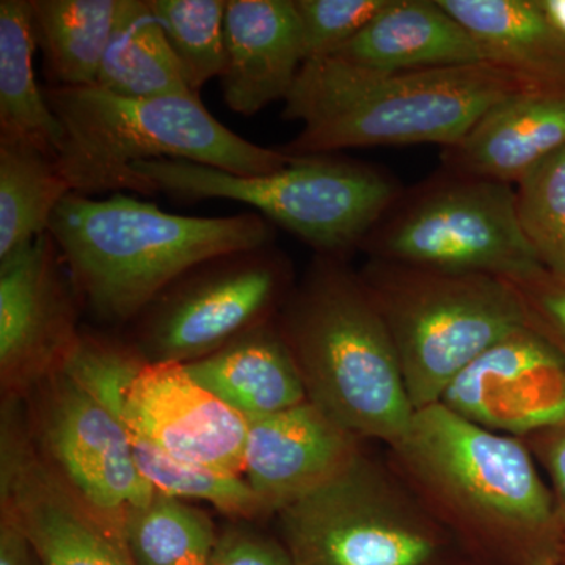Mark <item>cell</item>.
Returning a JSON list of instances; mask_svg holds the SVG:
<instances>
[{"instance_id": "6da1fadb", "label": "cell", "mask_w": 565, "mask_h": 565, "mask_svg": "<svg viewBox=\"0 0 565 565\" xmlns=\"http://www.w3.org/2000/svg\"><path fill=\"white\" fill-rule=\"evenodd\" d=\"M385 456L465 555L494 565H541L563 555L552 492L523 438L484 429L438 403L415 411Z\"/></svg>"}, {"instance_id": "7a4b0ae2", "label": "cell", "mask_w": 565, "mask_h": 565, "mask_svg": "<svg viewBox=\"0 0 565 565\" xmlns=\"http://www.w3.org/2000/svg\"><path fill=\"white\" fill-rule=\"evenodd\" d=\"M539 90L492 63L384 73L343 58L303 63L282 118L302 125L280 150L292 158L349 148H448L498 104Z\"/></svg>"}, {"instance_id": "3957f363", "label": "cell", "mask_w": 565, "mask_h": 565, "mask_svg": "<svg viewBox=\"0 0 565 565\" xmlns=\"http://www.w3.org/2000/svg\"><path fill=\"white\" fill-rule=\"evenodd\" d=\"M47 233L81 302L109 323L139 318L192 267L275 241V225L258 212L188 217L125 193L104 200L68 193Z\"/></svg>"}, {"instance_id": "277c9868", "label": "cell", "mask_w": 565, "mask_h": 565, "mask_svg": "<svg viewBox=\"0 0 565 565\" xmlns=\"http://www.w3.org/2000/svg\"><path fill=\"white\" fill-rule=\"evenodd\" d=\"M308 401L360 440L388 448L415 408L388 329L348 259L316 255L277 318Z\"/></svg>"}, {"instance_id": "5b68a950", "label": "cell", "mask_w": 565, "mask_h": 565, "mask_svg": "<svg viewBox=\"0 0 565 565\" xmlns=\"http://www.w3.org/2000/svg\"><path fill=\"white\" fill-rule=\"evenodd\" d=\"M63 129L55 163L71 192L93 196L122 191L151 196L134 172L139 162L172 159L239 177L285 169L292 156L262 147L222 125L196 95L126 98L88 87H44Z\"/></svg>"}, {"instance_id": "8992f818", "label": "cell", "mask_w": 565, "mask_h": 565, "mask_svg": "<svg viewBox=\"0 0 565 565\" xmlns=\"http://www.w3.org/2000/svg\"><path fill=\"white\" fill-rule=\"evenodd\" d=\"M370 289L396 349L415 411L438 404L478 356L527 327L514 282L366 259Z\"/></svg>"}, {"instance_id": "52a82bcc", "label": "cell", "mask_w": 565, "mask_h": 565, "mask_svg": "<svg viewBox=\"0 0 565 565\" xmlns=\"http://www.w3.org/2000/svg\"><path fill=\"white\" fill-rule=\"evenodd\" d=\"M151 195L180 203L230 200L255 207L273 225L299 237L316 255L348 259L403 193L392 174L333 154L294 158L285 169L239 177L188 161L132 167Z\"/></svg>"}, {"instance_id": "ba28073f", "label": "cell", "mask_w": 565, "mask_h": 565, "mask_svg": "<svg viewBox=\"0 0 565 565\" xmlns=\"http://www.w3.org/2000/svg\"><path fill=\"white\" fill-rule=\"evenodd\" d=\"M275 515L294 565H460L468 557L386 456L364 449Z\"/></svg>"}, {"instance_id": "9c48e42d", "label": "cell", "mask_w": 565, "mask_h": 565, "mask_svg": "<svg viewBox=\"0 0 565 565\" xmlns=\"http://www.w3.org/2000/svg\"><path fill=\"white\" fill-rule=\"evenodd\" d=\"M360 252L379 262L508 280L544 269L520 226L515 185L446 170L404 189Z\"/></svg>"}, {"instance_id": "30bf717a", "label": "cell", "mask_w": 565, "mask_h": 565, "mask_svg": "<svg viewBox=\"0 0 565 565\" xmlns=\"http://www.w3.org/2000/svg\"><path fill=\"white\" fill-rule=\"evenodd\" d=\"M291 281V266L274 245L215 256L178 278L137 318L136 348L147 362H196L273 321Z\"/></svg>"}, {"instance_id": "8fae6325", "label": "cell", "mask_w": 565, "mask_h": 565, "mask_svg": "<svg viewBox=\"0 0 565 565\" xmlns=\"http://www.w3.org/2000/svg\"><path fill=\"white\" fill-rule=\"evenodd\" d=\"M29 427L51 475L128 550L129 516L156 494L134 459L128 427L62 370L36 386Z\"/></svg>"}, {"instance_id": "7c38bea8", "label": "cell", "mask_w": 565, "mask_h": 565, "mask_svg": "<svg viewBox=\"0 0 565 565\" xmlns=\"http://www.w3.org/2000/svg\"><path fill=\"white\" fill-rule=\"evenodd\" d=\"M82 303L50 233L0 262V379L6 397L61 370L79 338Z\"/></svg>"}, {"instance_id": "4fadbf2b", "label": "cell", "mask_w": 565, "mask_h": 565, "mask_svg": "<svg viewBox=\"0 0 565 565\" xmlns=\"http://www.w3.org/2000/svg\"><path fill=\"white\" fill-rule=\"evenodd\" d=\"M0 427V508L18 516L40 564L136 565L47 470L17 397H6Z\"/></svg>"}, {"instance_id": "5bb4252c", "label": "cell", "mask_w": 565, "mask_h": 565, "mask_svg": "<svg viewBox=\"0 0 565 565\" xmlns=\"http://www.w3.org/2000/svg\"><path fill=\"white\" fill-rule=\"evenodd\" d=\"M173 459L245 473L248 422L174 362H147L129 388L121 419Z\"/></svg>"}, {"instance_id": "9a60e30c", "label": "cell", "mask_w": 565, "mask_h": 565, "mask_svg": "<svg viewBox=\"0 0 565 565\" xmlns=\"http://www.w3.org/2000/svg\"><path fill=\"white\" fill-rule=\"evenodd\" d=\"M440 404L493 433L523 438L565 416V367L530 327L475 360Z\"/></svg>"}, {"instance_id": "2e32d148", "label": "cell", "mask_w": 565, "mask_h": 565, "mask_svg": "<svg viewBox=\"0 0 565 565\" xmlns=\"http://www.w3.org/2000/svg\"><path fill=\"white\" fill-rule=\"evenodd\" d=\"M247 422L245 476L270 515L343 473L364 449L310 401Z\"/></svg>"}, {"instance_id": "e0dca14e", "label": "cell", "mask_w": 565, "mask_h": 565, "mask_svg": "<svg viewBox=\"0 0 565 565\" xmlns=\"http://www.w3.org/2000/svg\"><path fill=\"white\" fill-rule=\"evenodd\" d=\"M223 102L252 117L285 102L305 63L292 0H226Z\"/></svg>"}, {"instance_id": "ac0fdd59", "label": "cell", "mask_w": 565, "mask_h": 565, "mask_svg": "<svg viewBox=\"0 0 565 565\" xmlns=\"http://www.w3.org/2000/svg\"><path fill=\"white\" fill-rule=\"evenodd\" d=\"M564 147L565 90H527L494 106L444 148L441 170L515 185Z\"/></svg>"}, {"instance_id": "d6986e66", "label": "cell", "mask_w": 565, "mask_h": 565, "mask_svg": "<svg viewBox=\"0 0 565 565\" xmlns=\"http://www.w3.org/2000/svg\"><path fill=\"white\" fill-rule=\"evenodd\" d=\"M332 57L384 73L486 63L471 33L438 0H390L384 11Z\"/></svg>"}, {"instance_id": "ffe728a7", "label": "cell", "mask_w": 565, "mask_h": 565, "mask_svg": "<svg viewBox=\"0 0 565 565\" xmlns=\"http://www.w3.org/2000/svg\"><path fill=\"white\" fill-rule=\"evenodd\" d=\"M479 44L487 63L539 90H565V39L537 0H438Z\"/></svg>"}, {"instance_id": "44dd1931", "label": "cell", "mask_w": 565, "mask_h": 565, "mask_svg": "<svg viewBox=\"0 0 565 565\" xmlns=\"http://www.w3.org/2000/svg\"><path fill=\"white\" fill-rule=\"evenodd\" d=\"M185 367L199 384L245 418L278 414L308 401L275 319Z\"/></svg>"}, {"instance_id": "7402d4cb", "label": "cell", "mask_w": 565, "mask_h": 565, "mask_svg": "<svg viewBox=\"0 0 565 565\" xmlns=\"http://www.w3.org/2000/svg\"><path fill=\"white\" fill-rule=\"evenodd\" d=\"M31 0L0 2V136L28 141L57 158L63 129L33 68Z\"/></svg>"}, {"instance_id": "603a6c76", "label": "cell", "mask_w": 565, "mask_h": 565, "mask_svg": "<svg viewBox=\"0 0 565 565\" xmlns=\"http://www.w3.org/2000/svg\"><path fill=\"white\" fill-rule=\"evenodd\" d=\"M121 9L122 0H31L47 85H95Z\"/></svg>"}, {"instance_id": "cb8c5ba5", "label": "cell", "mask_w": 565, "mask_h": 565, "mask_svg": "<svg viewBox=\"0 0 565 565\" xmlns=\"http://www.w3.org/2000/svg\"><path fill=\"white\" fill-rule=\"evenodd\" d=\"M95 85L126 98L195 95L148 0H122Z\"/></svg>"}, {"instance_id": "d4e9b609", "label": "cell", "mask_w": 565, "mask_h": 565, "mask_svg": "<svg viewBox=\"0 0 565 565\" xmlns=\"http://www.w3.org/2000/svg\"><path fill=\"white\" fill-rule=\"evenodd\" d=\"M68 182L55 159L28 141L0 136V262L50 232Z\"/></svg>"}, {"instance_id": "484cf974", "label": "cell", "mask_w": 565, "mask_h": 565, "mask_svg": "<svg viewBox=\"0 0 565 565\" xmlns=\"http://www.w3.org/2000/svg\"><path fill=\"white\" fill-rule=\"evenodd\" d=\"M217 535L210 515L156 492L129 516L126 546L136 565H210Z\"/></svg>"}, {"instance_id": "4316f807", "label": "cell", "mask_w": 565, "mask_h": 565, "mask_svg": "<svg viewBox=\"0 0 565 565\" xmlns=\"http://www.w3.org/2000/svg\"><path fill=\"white\" fill-rule=\"evenodd\" d=\"M129 435L137 467L156 492L178 500L189 498L204 501L233 519L258 520L270 515L262 498L241 476L182 462L166 455L140 435Z\"/></svg>"}, {"instance_id": "83f0119b", "label": "cell", "mask_w": 565, "mask_h": 565, "mask_svg": "<svg viewBox=\"0 0 565 565\" xmlns=\"http://www.w3.org/2000/svg\"><path fill=\"white\" fill-rule=\"evenodd\" d=\"M177 55L182 76L199 95L226 66V0H148Z\"/></svg>"}, {"instance_id": "f1b7e54d", "label": "cell", "mask_w": 565, "mask_h": 565, "mask_svg": "<svg viewBox=\"0 0 565 565\" xmlns=\"http://www.w3.org/2000/svg\"><path fill=\"white\" fill-rule=\"evenodd\" d=\"M516 215L539 264L565 278V147L515 184Z\"/></svg>"}, {"instance_id": "f546056e", "label": "cell", "mask_w": 565, "mask_h": 565, "mask_svg": "<svg viewBox=\"0 0 565 565\" xmlns=\"http://www.w3.org/2000/svg\"><path fill=\"white\" fill-rule=\"evenodd\" d=\"M145 363L136 345L81 333L61 370L121 422L129 388Z\"/></svg>"}, {"instance_id": "4dcf8cb0", "label": "cell", "mask_w": 565, "mask_h": 565, "mask_svg": "<svg viewBox=\"0 0 565 565\" xmlns=\"http://www.w3.org/2000/svg\"><path fill=\"white\" fill-rule=\"evenodd\" d=\"M305 62L332 57L388 7L390 0H292Z\"/></svg>"}, {"instance_id": "1f68e13d", "label": "cell", "mask_w": 565, "mask_h": 565, "mask_svg": "<svg viewBox=\"0 0 565 565\" xmlns=\"http://www.w3.org/2000/svg\"><path fill=\"white\" fill-rule=\"evenodd\" d=\"M511 281L522 300L527 327L555 349L565 367V278L542 269Z\"/></svg>"}, {"instance_id": "d6a6232c", "label": "cell", "mask_w": 565, "mask_h": 565, "mask_svg": "<svg viewBox=\"0 0 565 565\" xmlns=\"http://www.w3.org/2000/svg\"><path fill=\"white\" fill-rule=\"evenodd\" d=\"M210 565H294L281 541L252 527H226L217 535Z\"/></svg>"}, {"instance_id": "836d02e7", "label": "cell", "mask_w": 565, "mask_h": 565, "mask_svg": "<svg viewBox=\"0 0 565 565\" xmlns=\"http://www.w3.org/2000/svg\"><path fill=\"white\" fill-rule=\"evenodd\" d=\"M535 462L545 473L553 497L557 525L565 539V416L523 437Z\"/></svg>"}, {"instance_id": "e575fe53", "label": "cell", "mask_w": 565, "mask_h": 565, "mask_svg": "<svg viewBox=\"0 0 565 565\" xmlns=\"http://www.w3.org/2000/svg\"><path fill=\"white\" fill-rule=\"evenodd\" d=\"M0 565H41L31 539L9 508H0Z\"/></svg>"}, {"instance_id": "d590c367", "label": "cell", "mask_w": 565, "mask_h": 565, "mask_svg": "<svg viewBox=\"0 0 565 565\" xmlns=\"http://www.w3.org/2000/svg\"><path fill=\"white\" fill-rule=\"evenodd\" d=\"M537 3L565 39V0H537Z\"/></svg>"}, {"instance_id": "8d00e7d4", "label": "cell", "mask_w": 565, "mask_h": 565, "mask_svg": "<svg viewBox=\"0 0 565 565\" xmlns=\"http://www.w3.org/2000/svg\"><path fill=\"white\" fill-rule=\"evenodd\" d=\"M541 565H565L564 553L561 556L548 557V559H545Z\"/></svg>"}, {"instance_id": "74e56055", "label": "cell", "mask_w": 565, "mask_h": 565, "mask_svg": "<svg viewBox=\"0 0 565 565\" xmlns=\"http://www.w3.org/2000/svg\"><path fill=\"white\" fill-rule=\"evenodd\" d=\"M563 553H564V556H565V544H564V552Z\"/></svg>"}, {"instance_id": "f35d334b", "label": "cell", "mask_w": 565, "mask_h": 565, "mask_svg": "<svg viewBox=\"0 0 565 565\" xmlns=\"http://www.w3.org/2000/svg\"><path fill=\"white\" fill-rule=\"evenodd\" d=\"M465 564H467V563H465V561H463V563H462V564H460V565H465Z\"/></svg>"}]
</instances>
